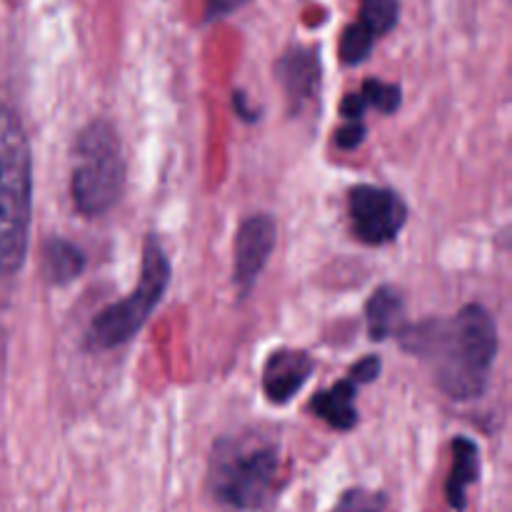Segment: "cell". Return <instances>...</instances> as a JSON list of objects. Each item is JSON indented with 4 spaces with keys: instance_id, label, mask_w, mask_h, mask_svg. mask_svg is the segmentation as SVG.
<instances>
[{
    "instance_id": "obj_16",
    "label": "cell",
    "mask_w": 512,
    "mask_h": 512,
    "mask_svg": "<svg viewBox=\"0 0 512 512\" xmlns=\"http://www.w3.org/2000/svg\"><path fill=\"white\" fill-rule=\"evenodd\" d=\"M363 100L365 105H373L375 110H380V113L385 115H393L395 110L400 108V100H403V95H400V88L393 83H385V80H365L363 85Z\"/></svg>"
},
{
    "instance_id": "obj_18",
    "label": "cell",
    "mask_w": 512,
    "mask_h": 512,
    "mask_svg": "<svg viewBox=\"0 0 512 512\" xmlns=\"http://www.w3.org/2000/svg\"><path fill=\"white\" fill-rule=\"evenodd\" d=\"M365 133H368V130H365V125L360 123V120H348V123L338 130V135H335V143L343 150H353L363 143Z\"/></svg>"
},
{
    "instance_id": "obj_11",
    "label": "cell",
    "mask_w": 512,
    "mask_h": 512,
    "mask_svg": "<svg viewBox=\"0 0 512 512\" xmlns=\"http://www.w3.org/2000/svg\"><path fill=\"white\" fill-rule=\"evenodd\" d=\"M480 455L478 445L470 438L453 440V468H450L448 483H445V498L455 512H463L468 505V488L478 480Z\"/></svg>"
},
{
    "instance_id": "obj_4",
    "label": "cell",
    "mask_w": 512,
    "mask_h": 512,
    "mask_svg": "<svg viewBox=\"0 0 512 512\" xmlns=\"http://www.w3.org/2000/svg\"><path fill=\"white\" fill-rule=\"evenodd\" d=\"M70 195L78 213L98 218L123 195L125 158L120 138L108 120H90L75 138Z\"/></svg>"
},
{
    "instance_id": "obj_19",
    "label": "cell",
    "mask_w": 512,
    "mask_h": 512,
    "mask_svg": "<svg viewBox=\"0 0 512 512\" xmlns=\"http://www.w3.org/2000/svg\"><path fill=\"white\" fill-rule=\"evenodd\" d=\"M378 373H380V358H378V355H368V358H363L360 363H355L353 370H350V375H353V378L358 380L360 385L373 383V380L378 378Z\"/></svg>"
},
{
    "instance_id": "obj_6",
    "label": "cell",
    "mask_w": 512,
    "mask_h": 512,
    "mask_svg": "<svg viewBox=\"0 0 512 512\" xmlns=\"http://www.w3.org/2000/svg\"><path fill=\"white\" fill-rule=\"evenodd\" d=\"M348 213L355 235L368 245H385L398 238L408 220V205L395 190L355 185L348 193Z\"/></svg>"
},
{
    "instance_id": "obj_5",
    "label": "cell",
    "mask_w": 512,
    "mask_h": 512,
    "mask_svg": "<svg viewBox=\"0 0 512 512\" xmlns=\"http://www.w3.org/2000/svg\"><path fill=\"white\" fill-rule=\"evenodd\" d=\"M170 283V260L165 255L158 238L148 235L143 245V268L140 280L133 293L125 300L108 305L95 315L88 328V348L90 350H113L130 343L150 318L158 303L163 300Z\"/></svg>"
},
{
    "instance_id": "obj_1",
    "label": "cell",
    "mask_w": 512,
    "mask_h": 512,
    "mask_svg": "<svg viewBox=\"0 0 512 512\" xmlns=\"http://www.w3.org/2000/svg\"><path fill=\"white\" fill-rule=\"evenodd\" d=\"M408 338L410 350L435 360V378L445 395L473 400L485 393L498 353V330L483 305H465L448 323H425Z\"/></svg>"
},
{
    "instance_id": "obj_3",
    "label": "cell",
    "mask_w": 512,
    "mask_h": 512,
    "mask_svg": "<svg viewBox=\"0 0 512 512\" xmlns=\"http://www.w3.org/2000/svg\"><path fill=\"white\" fill-rule=\"evenodd\" d=\"M280 475V453L260 438H225L210 458L208 485L218 503L235 510L263 508Z\"/></svg>"
},
{
    "instance_id": "obj_15",
    "label": "cell",
    "mask_w": 512,
    "mask_h": 512,
    "mask_svg": "<svg viewBox=\"0 0 512 512\" xmlns=\"http://www.w3.org/2000/svg\"><path fill=\"white\" fill-rule=\"evenodd\" d=\"M373 45L375 38L363 28V25H350V28H345L343 38H340V60H343L345 65L363 63L370 55V50H373Z\"/></svg>"
},
{
    "instance_id": "obj_17",
    "label": "cell",
    "mask_w": 512,
    "mask_h": 512,
    "mask_svg": "<svg viewBox=\"0 0 512 512\" xmlns=\"http://www.w3.org/2000/svg\"><path fill=\"white\" fill-rule=\"evenodd\" d=\"M385 510V495L373 493L365 488H353L338 500L333 512H383Z\"/></svg>"
},
{
    "instance_id": "obj_21",
    "label": "cell",
    "mask_w": 512,
    "mask_h": 512,
    "mask_svg": "<svg viewBox=\"0 0 512 512\" xmlns=\"http://www.w3.org/2000/svg\"><path fill=\"white\" fill-rule=\"evenodd\" d=\"M243 3L245 0H208V18H220V15L240 8Z\"/></svg>"
},
{
    "instance_id": "obj_7",
    "label": "cell",
    "mask_w": 512,
    "mask_h": 512,
    "mask_svg": "<svg viewBox=\"0 0 512 512\" xmlns=\"http://www.w3.org/2000/svg\"><path fill=\"white\" fill-rule=\"evenodd\" d=\"M275 248V223L270 215H253L245 220L235 238V285L240 295H248L258 283V275L268 265Z\"/></svg>"
},
{
    "instance_id": "obj_13",
    "label": "cell",
    "mask_w": 512,
    "mask_h": 512,
    "mask_svg": "<svg viewBox=\"0 0 512 512\" xmlns=\"http://www.w3.org/2000/svg\"><path fill=\"white\" fill-rule=\"evenodd\" d=\"M85 255L78 245L63 238H50L43 245V273L50 283L68 285L83 273Z\"/></svg>"
},
{
    "instance_id": "obj_12",
    "label": "cell",
    "mask_w": 512,
    "mask_h": 512,
    "mask_svg": "<svg viewBox=\"0 0 512 512\" xmlns=\"http://www.w3.org/2000/svg\"><path fill=\"white\" fill-rule=\"evenodd\" d=\"M368 330L373 340H385L390 335H400L405 328V303L403 295L393 288H380L368 300Z\"/></svg>"
},
{
    "instance_id": "obj_8",
    "label": "cell",
    "mask_w": 512,
    "mask_h": 512,
    "mask_svg": "<svg viewBox=\"0 0 512 512\" xmlns=\"http://www.w3.org/2000/svg\"><path fill=\"white\" fill-rule=\"evenodd\" d=\"M313 373V358L303 350H275L265 360L263 390L270 403L285 405L300 393Z\"/></svg>"
},
{
    "instance_id": "obj_20",
    "label": "cell",
    "mask_w": 512,
    "mask_h": 512,
    "mask_svg": "<svg viewBox=\"0 0 512 512\" xmlns=\"http://www.w3.org/2000/svg\"><path fill=\"white\" fill-rule=\"evenodd\" d=\"M365 108H368V105H365L363 95L350 93V95H345L343 105H340V113H343L345 120H360L363 118Z\"/></svg>"
},
{
    "instance_id": "obj_10",
    "label": "cell",
    "mask_w": 512,
    "mask_h": 512,
    "mask_svg": "<svg viewBox=\"0 0 512 512\" xmlns=\"http://www.w3.org/2000/svg\"><path fill=\"white\" fill-rule=\"evenodd\" d=\"M360 383L348 375L345 380L335 383L333 388L323 390L313 398L310 403V410L318 415L320 420L330 425L335 430H353L355 423H358V410H355V395H358Z\"/></svg>"
},
{
    "instance_id": "obj_9",
    "label": "cell",
    "mask_w": 512,
    "mask_h": 512,
    "mask_svg": "<svg viewBox=\"0 0 512 512\" xmlns=\"http://www.w3.org/2000/svg\"><path fill=\"white\" fill-rule=\"evenodd\" d=\"M278 78L283 83L285 95L295 110L303 108L308 100L318 95L320 88V58L315 50L295 48L285 53L278 63Z\"/></svg>"
},
{
    "instance_id": "obj_14",
    "label": "cell",
    "mask_w": 512,
    "mask_h": 512,
    "mask_svg": "<svg viewBox=\"0 0 512 512\" xmlns=\"http://www.w3.org/2000/svg\"><path fill=\"white\" fill-rule=\"evenodd\" d=\"M400 5L398 0H365L363 8H360V20L358 23L368 30L373 38L390 33L398 23Z\"/></svg>"
},
{
    "instance_id": "obj_2",
    "label": "cell",
    "mask_w": 512,
    "mask_h": 512,
    "mask_svg": "<svg viewBox=\"0 0 512 512\" xmlns=\"http://www.w3.org/2000/svg\"><path fill=\"white\" fill-rule=\"evenodd\" d=\"M33 215V155L13 108L0 103V275H15L28 255Z\"/></svg>"
}]
</instances>
